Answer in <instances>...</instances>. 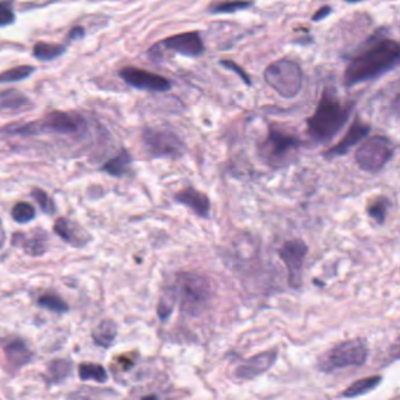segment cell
<instances>
[{
	"instance_id": "35",
	"label": "cell",
	"mask_w": 400,
	"mask_h": 400,
	"mask_svg": "<svg viewBox=\"0 0 400 400\" xmlns=\"http://www.w3.org/2000/svg\"><path fill=\"white\" fill-rule=\"evenodd\" d=\"M85 29L81 26L73 27L70 30V34H68V38L70 40H77V39H81V38L85 37Z\"/></svg>"
},
{
	"instance_id": "7",
	"label": "cell",
	"mask_w": 400,
	"mask_h": 400,
	"mask_svg": "<svg viewBox=\"0 0 400 400\" xmlns=\"http://www.w3.org/2000/svg\"><path fill=\"white\" fill-rule=\"evenodd\" d=\"M369 356L365 341L351 339L335 345L334 348L319 357V369L326 374L351 367H362Z\"/></svg>"
},
{
	"instance_id": "21",
	"label": "cell",
	"mask_w": 400,
	"mask_h": 400,
	"mask_svg": "<svg viewBox=\"0 0 400 400\" xmlns=\"http://www.w3.org/2000/svg\"><path fill=\"white\" fill-rule=\"evenodd\" d=\"M131 163V154L127 149H122L118 155L103 164L102 171L114 178H122L128 173Z\"/></svg>"
},
{
	"instance_id": "12",
	"label": "cell",
	"mask_w": 400,
	"mask_h": 400,
	"mask_svg": "<svg viewBox=\"0 0 400 400\" xmlns=\"http://www.w3.org/2000/svg\"><path fill=\"white\" fill-rule=\"evenodd\" d=\"M278 357H279V350L276 348L250 357L235 369V378L241 379V380H252L257 377H260L275 365Z\"/></svg>"
},
{
	"instance_id": "26",
	"label": "cell",
	"mask_w": 400,
	"mask_h": 400,
	"mask_svg": "<svg viewBox=\"0 0 400 400\" xmlns=\"http://www.w3.org/2000/svg\"><path fill=\"white\" fill-rule=\"evenodd\" d=\"M176 293L175 290L166 289L163 293L162 296L159 298L157 307L158 317L161 319V322H166L170 318V316L173 314V308H175V303H176Z\"/></svg>"
},
{
	"instance_id": "11",
	"label": "cell",
	"mask_w": 400,
	"mask_h": 400,
	"mask_svg": "<svg viewBox=\"0 0 400 400\" xmlns=\"http://www.w3.org/2000/svg\"><path fill=\"white\" fill-rule=\"evenodd\" d=\"M120 78L134 89L147 92L164 93L173 89L171 82L162 75H156L149 70H141L137 67H123L118 72Z\"/></svg>"
},
{
	"instance_id": "31",
	"label": "cell",
	"mask_w": 400,
	"mask_h": 400,
	"mask_svg": "<svg viewBox=\"0 0 400 400\" xmlns=\"http://www.w3.org/2000/svg\"><path fill=\"white\" fill-rule=\"evenodd\" d=\"M390 201L386 197H379L369 206L367 213L375 220L376 222L382 224L385 221L386 214L390 208Z\"/></svg>"
},
{
	"instance_id": "6",
	"label": "cell",
	"mask_w": 400,
	"mask_h": 400,
	"mask_svg": "<svg viewBox=\"0 0 400 400\" xmlns=\"http://www.w3.org/2000/svg\"><path fill=\"white\" fill-rule=\"evenodd\" d=\"M301 141L279 127H271L269 135L262 141L259 152L262 159L273 168L283 167L298 152Z\"/></svg>"
},
{
	"instance_id": "2",
	"label": "cell",
	"mask_w": 400,
	"mask_h": 400,
	"mask_svg": "<svg viewBox=\"0 0 400 400\" xmlns=\"http://www.w3.org/2000/svg\"><path fill=\"white\" fill-rule=\"evenodd\" d=\"M353 111V105L342 104L329 89H324L314 114L307 120L309 137L316 144H327L337 135Z\"/></svg>"
},
{
	"instance_id": "38",
	"label": "cell",
	"mask_w": 400,
	"mask_h": 400,
	"mask_svg": "<svg viewBox=\"0 0 400 400\" xmlns=\"http://www.w3.org/2000/svg\"><path fill=\"white\" fill-rule=\"evenodd\" d=\"M392 109L398 116H400V94L394 99V101H393Z\"/></svg>"
},
{
	"instance_id": "10",
	"label": "cell",
	"mask_w": 400,
	"mask_h": 400,
	"mask_svg": "<svg viewBox=\"0 0 400 400\" xmlns=\"http://www.w3.org/2000/svg\"><path fill=\"white\" fill-rule=\"evenodd\" d=\"M308 245L302 240H291L280 248L279 256L288 271V283L290 288L300 289L302 286V271Z\"/></svg>"
},
{
	"instance_id": "25",
	"label": "cell",
	"mask_w": 400,
	"mask_h": 400,
	"mask_svg": "<svg viewBox=\"0 0 400 400\" xmlns=\"http://www.w3.org/2000/svg\"><path fill=\"white\" fill-rule=\"evenodd\" d=\"M79 377L81 380H94V382L106 383L108 374L106 369L95 363H82L79 367Z\"/></svg>"
},
{
	"instance_id": "13",
	"label": "cell",
	"mask_w": 400,
	"mask_h": 400,
	"mask_svg": "<svg viewBox=\"0 0 400 400\" xmlns=\"http://www.w3.org/2000/svg\"><path fill=\"white\" fill-rule=\"evenodd\" d=\"M158 45H162L168 51H173L189 58H197L205 52V46L198 31L171 36Z\"/></svg>"
},
{
	"instance_id": "3",
	"label": "cell",
	"mask_w": 400,
	"mask_h": 400,
	"mask_svg": "<svg viewBox=\"0 0 400 400\" xmlns=\"http://www.w3.org/2000/svg\"><path fill=\"white\" fill-rule=\"evenodd\" d=\"M173 289L177 298H179L180 311L191 317L202 315L209 309L214 295L212 281L192 271L177 274Z\"/></svg>"
},
{
	"instance_id": "16",
	"label": "cell",
	"mask_w": 400,
	"mask_h": 400,
	"mask_svg": "<svg viewBox=\"0 0 400 400\" xmlns=\"http://www.w3.org/2000/svg\"><path fill=\"white\" fill-rule=\"evenodd\" d=\"M54 231L58 233L60 238L68 245H73L75 248H82L87 245L90 238L89 233H86L81 226H77V223L72 222L70 220L60 217L54 223Z\"/></svg>"
},
{
	"instance_id": "27",
	"label": "cell",
	"mask_w": 400,
	"mask_h": 400,
	"mask_svg": "<svg viewBox=\"0 0 400 400\" xmlns=\"http://www.w3.org/2000/svg\"><path fill=\"white\" fill-rule=\"evenodd\" d=\"M253 5L254 3H250V1H224V3L212 5L209 11L212 15H233L237 12L248 10Z\"/></svg>"
},
{
	"instance_id": "20",
	"label": "cell",
	"mask_w": 400,
	"mask_h": 400,
	"mask_svg": "<svg viewBox=\"0 0 400 400\" xmlns=\"http://www.w3.org/2000/svg\"><path fill=\"white\" fill-rule=\"evenodd\" d=\"M31 106L30 99L18 89H5L0 92V109L3 111H22Z\"/></svg>"
},
{
	"instance_id": "22",
	"label": "cell",
	"mask_w": 400,
	"mask_h": 400,
	"mask_svg": "<svg viewBox=\"0 0 400 400\" xmlns=\"http://www.w3.org/2000/svg\"><path fill=\"white\" fill-rule=\"evenodd\" d=\"M73 364L68 360H53L46 371V379L51 384H59L66 380L72 374Z\"/></svg>"
},
{
	"instance_id": "23",
	"label": "cell",
	"mask_w": 400,
	"mask_h": 400,
	"mask_svg": "<svg viewBox=\"0 0 400 400\" xmlns=\"http://www.w3.org/2000/svg\"><path fill=\"white\" fill-rule=\"evenodd\" d=\"M382 382L381 376H371L367 378L360 379L357 382L353 383L349 387L345 389L342 396L345 398H356V397L363 396L367 393L375 390Z\"/></svg>"
},
{
	"instance_id": "29",
	"label": "cell",
	"mask_w": 400,
	"mask_h": 400,
	"mask_svg": "<svg viewBox=\"0 0 400 400\" xmlns=\"http://www.w3.org/2000/svg\"><path fill=\"white\" fill-rule=\"evenodd\" d=\"M34 72H35V68L33 66H29V65L13 67L11 70H5L3 73H0V84L20 82V80L31 77Z\"/></svg>"
},
{
	"instance_id": "19",
	"label": "cell",
	"mask_w": 400,
	"mask_h": 400,
	"mask_svg": "<svg viewBox=\"0 0 400 400\" xmlns=\"http://www.w3.org/2000/svg\"><path fill=\"white\" fill-rule=\"evenodd\" d=\"M118 336V325L113 319H103L93 330V341L101 348H111Z\"/></svg>"
},
{
	"instance_id": "8",
	"label": "cell",
	"mask_w": 400,
	"mask_h": 400,
	"mask_svg": "<svg viewBox=\"0 0 400 400\" xmlns=\"http://www.w3.org/2000/svg\"><path fill=\"white\" fill-rule=\"evenodd\" d=\"M143 142L147 153L154 159H179L185 152V144L173 130L145 128Z\"/></svg>"
},
{
	"instance_id": "14",
	"label": "cell",
	"mask_w": 400,
	"mask_h": 400,
	"mask_svg": "<svg viewBox=\"0 0 400 400\" xmlns=\"http://www.w3.org/2000/svg\"><path fill=\"white\" fill-rule=\"evenodd\" d=\"M175 201L177 203L189 208L198 217L209 219V213H211V201L206 194L199 192L193 187H188L178 192L175 195Z\"/></svg>"
},
{
	"instance_id": "40",
	"label": "cell",
	"mask_w": 400,
	"mask_h": 400,
	"mask_svg": "<svg viewBox=\"0 0 400 400\" xmlns=\"http://www.w3.org/2000/svg\"><path fill=\"white\" fill-rule=\"evenodd\" d=\"M0 229H1V226H0Z\"/></svg>"
},
{
	"instance_id": "17",
	"label": "cell",
	"mask_w": 400,
	"mask_h": 400,
	"mask_svg": "<svg viewBox=\"0 0 400 400\" xmlns=\"http://www.w3.org/2000/svg\"><path fill=\"white\" fill-rule=\"evenodd\" d=\"M46 241H47V233L40 229L33 231L31 236H25L24 233H15L13 236V245L22 247L27 255L33 257L44 255L47 248Z\"/></svg>"
},
{
	"instance_id": "18",
	"label": "cell",
	"mask_w": 400,
	"mask_h": 400,
	"mask_svg": "<svg viewBox=\"0 0 400 400\" xmlns=\"http://www.w3.org/2000/svg\"><path fill=\"white\" fill-rule=\"evenodd\" d=\"M5 356L10 367L15 370H19L30 363L33 358V353L31 351L25 341L15 339L8 343L4 348Z\"/></svg>"
},
{
	"instance_id": "24",
	"label": "cell",
	"mask_w": 400,
	"mask_h": 400,
	"mask_svg": "<svg viewBox=\"0 0 400 400\" xmlns=\"http://www.w3.org/2000/svg\"><path fill=\"white\" fill-rule=\"evenodd\" d=\"M66 52V46L61 44H49L40 41L34 45L33 56L41 61H51L63 56Z\"/></svg>"
},
{
	"instance_id": "32",
	"label": "cell",
	"mask_w": 400,
	"mask_h": 400,
	"mask_svg": "<svg viewBox=\"0 0 400 400\" xmlns=\"http://www.w3.org/2000/svg\"><path fill=\"white\" fill-rule=\"evenodd\" d=\"M32 197L34 200L37 201L38 204L40 206L41 210L44 211L45 214L47 215H54L56 213V206L53 203L51 197H48V194L40 188H33L32 192Z\"/></svg>"
},
{
	"instance_id": "39",
	"label": "cell",
	"mask_w": 400,
	"mask_h": 400,
	"mask_svg": "<svg viewBox=\"0 0 400 400\" xmlns=\"http://www.w3.org/2000/svg\"><path fill=\"white\" fill-rule=\"evenodd\" d=\"M141 400H159L156 394H147V396L143 397Z\"/></svg>"
},
{
	"instance_id": "1",
	"label": "cell",
	"mask_w": 400,
	"mask_h": 400,
	"mask_svg": "<svg viewBox=\"0 0 400 400\" xmlns=\"http://www.w3.org/2000/svg\"><path fill=\"white\" fill-rule=\"evenodd\" d=\"M400 63L398 41L381 38L353 56L344 72L346 86L358 85L385 75Z\"/></svg>"
},
{
	"instance_id": "4",
	"label": "cell",
	"mask_w": 400,
	"mask_h": 400,
	"mask_svg": "<svg viewBox=\"0 0 400 400\" xmlns=\"http://www.w3.org/2000/svg\"><path fill=\"white\" fill-rule=\"evenodd\" d=\"M86 128H87L86 120L77 113L51 111L47 116L37 121L5 127L4 132L10 135H22V137H33L42 134L75 135L85 132Z\"/></svg>"
},
{
	"instance_id": "5",
	"label": "cell",
	"mask_w": 400,
	"mask_h": 400,
	"mask_svg": "<svg viewBox=\"0 0 400 400\" xmlns=\"http://www.w3.org/2000/svg\"><path fill=\"white\" fill-rule=\"evenodd\" d=\"M264 80L280 97L293 99L301 92L303 70L298 63L290 59H279L264 70Z\"/></svg>"
},
{
	"instance_id": "36",
	"label": "cell",
	"mask_w": 400,
	"mask_h": 400,
	"mask_svg": "<svg viewBox=\"0 0 400 400\" xmlns=\"http://www.w3.org/2000/svg\"><path fill=\"white\" fill-rule=\"evenodd\" d=\"M330 12L331 8L329 6L319 8V11L312 15V22H319L322 19L327 18L328 15H330Z\"/></svg>"
},
{
	"instance_id": "34",
	"label": "cell",
	"mask_w": 400,
	"mask_h": 400,
	"mask_svg": "<svg viewBox=\"0 0 400 400\" xmlns=\"http://www.w3.org/2000/svg\"><path fill=\"white\" fill-rule=\"evenodd\" d=\"M221 65L225 68L231 70V72H234L235 75H238L240 79L243 80L247 86L252 85V80H250V75H247L246 72L241 68V67L237 65V63H233L231 60H221Z\"/></svg>"
},
{
	"instance_id": "28",
	"label": "cell",
	"mask_w": 400,
	"mask_h": 400,
	"mask_svg": "<svg viewBox=\"0 0 400 400\" xmlns=\"http://www.w3.org/2000/svg\"><path fill=\"white\" fill-rule=\"evenodd\" d=\"M38 304L41 308L47 309L49 311L56 312V314H66L70 310L68 304L54 293H46L38 300Z\"/></svg>"
},
{
	"instance_id": "37",
	"label": "cell",
	"mask_w": 400,
	"mask_h": 400,
	"mask_svg": "<svg viewBox=\"0 0 400 400\" xmlns=\"http://www.w3.org/2000/svg\"><path fill=\"white\" fill-rule=\"evenodd\" d=\"M390 355H391V358L393 360H400V338L394 341V344L390 351Z\"/></svg>"
},
{
	"instance_id": "15",
	"label": "cell",
	"mask_w": 400,
	"mask_h": 400,
	"mask_svg": "<svg viewBox=\"0 0 400 400\" xmlns=\"http://www.w3.org/2000/svg\"><path fill=\"white\" fill-rule=\"evenodd\" d=\"M369 132H370V126L360 123V120H356L353 123V126L350 127L348 133L345 134V137L338 142L337 145L329 149L324 155L328 159L344 155L346 153H349L350 149L353 148V146L357 145L360 140H363Z\"/></svg>"
},
{
	"instance_id": "30",
	"label": "cell",
	"mask_w": 400,
	"mask_h": 400,
	"mask_svg": "<svg viewBox=\"0 0 400 400\" xmlns=\"http://www.w3.org/2000/svg\"><path fill=\"white\" fill-rule=\"evenodd\" d=\"M35 209L33 206L27 202H19L12 209V219L20 224H25L34 220Z\"/></svg>"
},
{
	"instance_id": "9",
	"label": "cell",
	"mask_w": 400,
	"mask_h": 400,
	"mask_svg": "<svg viewBox=\"0 0 400 400\" xmlns=\"http://www.w3.org/2000/svg\"><path fill=\"white\" fill-rule=\"evenodd\" d=\"M393 155L391 141L385 137H370L364 141L356 152V162L360 169L369 173H377L385 167Z\"/></svg>"
},
{
	"instance_id": "33",
	"label": "cell",
	"mask_w": 400,
	"mask_h": 400,
	"mask_svg": "<svg viewBox=\"0 0 400 400\" xmlns=\"http://www.w3.org/2000/svg\"><path fill=\"white\" fill-rule=\"evenodd\" d=\"M15 20V15L11 3H0V27L8 26Z\"/></svg>"
}]
</instances>
